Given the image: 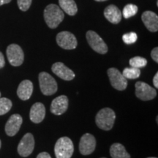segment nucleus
Returning a JSON list of instances; mask_svg holds the SVG:
<instances>
[{"label":"nucleus","instance_id":"nucleus-1","mask_svg":"<svg viewBox=\"0 0 158 158\" xmlns=\"http://www.w3.org/2000/svg\"><path fill=\"white\" fill-rule=\"evenodd\" d=\"M43 15L45 23L51 29H56L64 18V13L60 7L54 4H50L45 7Z\"/></svg>","mask_w":158,"mask_h":158},{"label":"nucleus","instance_id":"nucleus-2","mask_svg":"<svg viewBox=\"0 0 158 158\" xmlns=\"http://www.w3.org/2000/svg\"><path fill=\"white\" fill-rule=\"evenodd\" d=\"M116 114L111 108H104L97 114L95 122L97 126L102 130H110L115 122Z\"/></svg>","mask_w":158,"mask_h":158},{"label":"nucleus","instance_id":"nucleus-3","mask_svg":"<svg viewBox=\"0 0 158 158\" xmlns=\"http://www.w3.org/2000/svg\"><path fill=\"white\" fill-rule=\"evenodd\" d=\"M73 152V143L70 138H59L55 144L54 153L56 158H71Z\"/></svg>","mask_w":158,"mask_h":158},{"label":"nucleus","instance_id":"nucleus-4","mask_svg":"<svg viewBox=\"0 0 158 158\" xmlns=\"http://www.w3.org/2000/svg\"><path fill=\"white\" fill-rule=\"evenodd\" d=\"M39 84L41 92L44 95H53L57 92L56 80L46 72H41L39 74Z\"/></svg>","mask_w":158,"mask_h":158},{"label":"nucleus","instance_id":"nucleus-5","mask_svg":"<svg viewBox=\"0 0 158 158\" xmlns=\"http://www.w3.org/2000/svg\"><path fill=\"white\" fill-rule=\"evenodd\" d=\"M86 37L89 46L97 53L100 54H106L108 52L107 45L95 31H88L86 32Z\"/></svg>","mask_w":158,"mask_h":158},{"label":"nucleus","instance_id":"nucleus-6","mask_svg":"<svg viewBox=\"0 0 158 158\" xmlns=\"http://www.w3.org/2000/svg\"><path fill=\"white\" fill-rule=\"evenodd\" d=\"M110 84L115 89L123 91L127 86V80L118 69L115 68H109L107 71Z\"/></svg>","mask_w":158,"mask_h":158},{"label":"nucleus","instance_id":"nucleus-7","mask_svg":"<svg viewBox=\"0 0 158 158\" xmlns=\"http://www.w3.org/2000/svg\"><path fill=\"white\" fill-rule=\"evenodd\" d=\"M7 56L12 66L18 67L23 64L24 60V54L22 48L17 44H11L7 47Z\"/></svg>","mask_w":158,"mask_h":158},{"label":"nucleus","instance_id":"nucleus-8","mask_svg":"<svg viewBox=\"0 0 158 158\" xmlns=\"http://www.w3.org/2000/svg\"><path fill=\"white\" fill-rule=\"evenodd\" d=\"M135 96L143 101L153 100L157 95V92L155 88L152 87L147 83L138 81L135 85Z\"/></svg>","mask_w":158,"mask_h":158},{"label":"nucleus","instance_id":"nucleus-9","mask_svg":"<svg viewBox=\"0 0 158 158\" xmlns=\"http://www.w3.org/2000/svg\"><path fill=\"white\" fill-rule=\"evenodd\" d=\"M56 43L63 49L73 50L77 47L78 41L75 35L70 31H63L56 35Z\"/></svg>","mask_w":158,"mask_h":158},{"label":"nucleus","instance_id":"nucleus-10","mask_svg":"<svg viewBox=\"0 0 158 158\" xmlns=\"http://www.w3.org/2000/svg\"><path fill=\"white\" fill-rule=\"evenodd\" d=\"M35 148V138L32 134L27 133L18 146V152L21 157H27L32 153Z\"/></svg>","mask_w":158,"mask_h":158},{"label":"nucleus","instance_id":"nucleus-11","mask_svg":"<svg viewBox=\"0 0 158 158\" xmlns=\"http://www.w3.org/2000/svg\"><path fill=\"white\" fill-rule=\"evenodd\" d=\"M96 147V139L92 134L86 133L81 138L79 142V151L83 155H91Z\"/></svg>","mask_w":158,"mask_h":158},{"label":"nucleus","instance_id":"nucleus-12","mask_svg":"<svg viewBox=\"0 0 158 158\" xmlns=\"http://www.w3.org/2000/svg\"><path fill=\"white\" fill-rule=\"evenodd\" d=\"M51 70L54 73L64 81H71L75 78L73 71L68 68L62 62H56L51 67Z\"/></svg>","mask_w":158,"mask_h":158},{"label":"nucleus","instance_id":"nucleus-13","mask_svg":"<svg viewBox=\"0 0 158 158\" xmlns=\"http://www.w3.org/2000/svg\"><path fill=\"white\" fill-rule=\"evenodd\" d=\"M23 122V118L18 114H13L5 124V133L8 136L16 135L21 128Z\"/></svg>","mask_w":158,"mask_h":158},{"label":"nucleus","instance_id":"nucleus-14","mask_svg":"<svg viewBox=\"0 0 158 158\" xmlns=\"http://www.w3.org/2000/svg\"><path fill=\"white\" fill-rule=\"evenodd\" d=\"M68 108V99L65 95H60L54 99L51 104V112L55 115H62Z\"/></svg>","mask_w":158,"mask_h":158},{"label":"nucleus","instance_id":"nucleus-15","mask_svg":"<svg viewBox=\"0 0 158 158\" xmlns=\"http://www.w3.org/2000/svg\"><path fill=\"white\" fill-rule=\"evenodd\" d=\"M141 20L147 29L152 32L158 30V16L152 11H145L141 15Z\"/></svg>","mask_w":158,"mask_h":158},{"label":"nucleus","instance_id":"nucleus-16","mask_svg":"<svg viewBox=\"0 0 158 158\" xmlns=\"http://www.w3.org/2000/svg\"><path fill=\"white\" fill-rule=\"evenodd\" d=\"M45 116V107L42 102H35L31 106L29 113L30 120L35 124L40 123Z\"/></svg>","mask_w":158,"mask_h":158},{"label":"nucleus","instance_id":"nucleus-17","mask_svg":"<svg viewBox=\"0 0 158 158\" xmlns=\"http://www.w3.org/2000/svg\"><path fill=\"white\" fill-rule=\"evenodd\" d=\"M104 15L108 21L114 24H117L122 20V12L114 5L108 6L104 10Z\"/></svg>","mask_w":158,"mask_h":158},{"label":"nucleus","instance_id":"nucleus-18","mask_svg":"<svg viewBox=\"0 0 158 158\" xmlns=\"http://www.w3.org/2000/svg\"><path fill=\"white\" fill-rule=\"evenodd\" d=\"M33 92V84L29 80L21 82L17 89V94L22 100H27L31 98Z\"/></svg>","mask_w":158,"mask_h":158},{"label":"nucleus","instance_id":"nucleus-19","mask_svg":"<svg viewBox=\"0 0 158 158\" xmlns=\"http://www.w3.org/2000/svg\"><path fill=\"white\" fill-rule=\"evenodd\" d=\"M110 154L112 158H130V154L126 151L122 144L115 143L110 148Z\"/></svg>","mask_w":158,"mask_h":158},{"label":"nucleus","instance_id":"nucleus-20","mask_svg":"<svg viewBox=\"0 0 158 158\" xmlns=\"http://www.w3.org/2000/svg\"><path fill=\"white\" fill-rule=\"evenodd\" d=\"M62 10L69 15H75L78 12V7L74 0H59Z\"/></svg>","mask_w":158,"mask_h":158},{"label":"nucleus","instance_id":"nucleus-21","mask_svg":"<svg viewBox=\"0 0 158 158\" xmlns=\"http://www.w3.org/2000/svg\"><path fill=\"white\" fill-rule=\"evenodd\" d=\"M124 78L127 79H136L141 75V70L139 68H126L124 69L123 72H122Z\"/></svg>","mask_w":158,"mask_h":158},{"label":"nucleus","instance_id":"nucleus-22","mask_svg":"<svg viewBox=\"0 0 158 158\" xmlns=\"http://www.w3.org/2000/svg\"><path fill=\"white\" fill-rule=\"evenodd\" d=\"M13 103L10 99L6 98H0V116L4 115L10 111Z\"/></svg>","mask_w":158,"mask_h":158},{"label":"nucleus","instance_id":"nucleus-23","mask_svg":"<svg viewBox=\"0 0 158 158\" xmlns=\"http://www.w3.org/2000/svg\"><path fill=\"white\" fill-rule=\"evenodd\" d=\"M138 7L133 4H128L124 7L122 14L125 19H129L132 16H134L138 13Z\"/></svg>","mask_w":158,"mask_h":158},{"label":"nucleus","instance_id":"nucleus-24","mask_svg":"<svg viewBox=\"0 0 158 158\" xmlns=\"http://www.w3.org/2000/svg\"><path fill=\"white\" fill-rule=\"evenodd\" d=\"M147 64V60L141 56H135L130 59V65L133 68H141Z\"/></svg>","mask_w":158,"mask_h":158},{"label":"nucleus","instance_id":"nucleus-25","mask_svg":"<svg viewBox=\"0 0 158 158\" xmlns=\"http://www.w3.org/2000/svg\"><path fill=\"white\" fill-rule=\"evenodd\" d=\"M122 40L126 44H133V43H135L137 41L138 35L135 32H129L127 33V34H124L122 36Z\"/></svg>","mask_w":158,"mask_h":158},{"label":"nucleus","instance_id":"nucleus-26","mask_svg":"<svg viewBox=\"0 0 158 158\" xmlns=\"http://www.w3.org/2000/svg\"><path fill=\"white\" fill-rule=\"evenodd\" d=\"M31 1L32 0H17L18 6L21 10L27 11L30 7Z\"/></svg>","mask_w":158,"mask_h":158},{"label":"nucleus","instance_id":"nucleus-27","mask_svg":"<svg viewBox=\"0 0 158 158\" xmlns=\"http://www.w3.org/2000/svg\"><path fill=\"white\" fill-rule=\"evenodd\" d=\"M151 56L156 63L158 62V48L157 47H156V48L152 49V51L151 52Z\"/></svg>","mask_w":158,"mask_h":158},{"label":"nucleus","instance_id":"nucleus-28","mask_svg":"<svg viewBox=\"0 0 158 158\" xmlns=\"http://www.w3.org/2000/svg\"><path fill=\"white\" fill-rule=\"evenodd\" d=\"M5 65V60L2 53L0 52V69L3 68Z\"/></svg>","mask_w":158,"mask_h":158},{"label":"nucleus","instance_id":"nucleus-29","mask_svg":"<svg viewBox=\"0 0 158 158\" xmlns=\"http://www.w3.org/2000/svg\"><path fill=\"white\" fill-rule=\"evenodd\" d=\"M37 158H51V155L48 152H41L37 156Z\"/></svg>","mask_w":158,"mask_h":158},{"label":"nucleus","instance_id":"nucleus-30","mask_svg":"<svg viewBox=\"0 0 158 158\" xmlns=\"http://www.w3.org/2000/svg\"><path fill=\"white\" fill-rule=\"evenodd\" d=\"M153 84L155 86L156 89L158 88V73L155 74V76L153 78Z\"/></svg>","mask_w":158,"mask_h":158},{"label":"nucleus","instance_id":"nucleus-31","mask_svg":"<svg viewBox=\"0 0 158 158\" xmlns=\"http://www.w3.org/2000/svg\"><path fill=\"white\" fill-rule=\"evenodd\" d=\"M11 2V0H0V6L5 5V4H8Z\"/></svg>","mask_w":158,"mask_h":158},{"label":"nucleus","instance_id":"nucleus-32","mask_svg":"<svg viewBox=\"0 0 158 158\" xmlns=\"http://www.w3.org/2000/svg\"><path fill=\"white\" fill-rule=\"evenodd\" d=\"M97 2H104V1H106V0H95Z\"/></svg>","mask_w":158,"mask_h":158},{"label":"nucleus","instance_id":"nucleus-33","mask_svg":"<svg viewBox=\"0 0 158 158\" xmlns=\"http://www.w3.org/2000/svg\"><path fill=\"white\" fill-rule=\"evenodd\" d=\"M1 146H2V142H1V140H0V149H1Z\"/></svg>","mask_w":158,"mask_h":158},{"label":"nucleus","instance_id":"nucleus-34","mask_svg":"<svg viewBox=\"0 0 158 158\" xmlns=\"http://www.w3.org/2000/svg\"><path fill=\"white\" fill-rule=\"evenodd\" d=\"M148 158H157V157H148Z\"/></svg>","mask_w":158,"mask_h":158},{"label":"nucleus","instance_id":"nucleus-35","mask_svg":"<svg viewBox=\"0 0 158 158\" xmlns=\"http://www.w3.org/2000/svg\"><path fill=\"white\" fill-rule=\"evenodd\" d=\"M0 98H1V92H0Z\"/></svg>","mask_w":158,"mask_h":158},{"label":"nucleus","instance_id":"nucleus-36","mask_svg":"<svg viewBox=\"0 0 158 158\" xmlns=\"http://www.w3.org/2000/svg\"><path fill=\"white\" fill-rule=\"evenodd\" d=\"M101 158H106V157H101Z\"/></svg>","mask_w":158,"mask_h":158}]
</instances>
